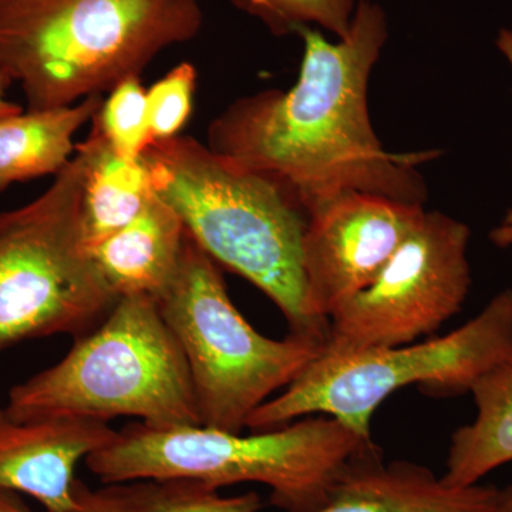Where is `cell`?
Masks as SVG:
<instances>
[{"mask_svg": "<svg viewBox=\"0 0 512 512\" xmlns=\"http://www.w3.org/2000/svg\"><path fill=\"white\" fill-rule=\"evenodd\" d=\"M298 35L303 57L295 86L232 103L212 121L207 146L281 185L305 214L345 191L424 205L419 167L441 151L390 153L370 121V74L389 39L382 6L359 0L348 37L336 43L312 28Z\"/></svg>", "mask_w": 512, "mask_h": 512, "instance_id": "obj_1", "label": "cell"}, {"mask_svg": "<svg viewBox=\"0 0 512 512\" xmlns=\"http://www.w3.org/2000/svg\"><path fill=\"white\" fill-rule=\"evenodd\" d=\"M202 23L201 0H0V76L29 110L72 106L140 77Z\"/></svg>", "mask_w": 512, "mask_h": 512, "instance_id": "obj_2", "label": "cell"}, {"mask_svg": "<svg viewBox=\"0 0 512 512\" xmlns=\"http://www.w3.org/2000/svg\"><path fill=\"white\" fill-rule=\"evenodd\" d=\"M154 191L218 265L241 275L284 313L291 333L326 342L306 311V214L264 175L242 170L195 138L156 141L144 153Z\"/></svg>", "mask_w": 512, "mask_h": 512, "instance_id": "obj_3", "label": "cell"}, {"mask_svg": "<svg viewBox=\"0 0 512 512\" xmlns=\"http://www.w3.org/2000/svg\"><path fill=\"white\" fill-rule=\"evenodd\" d=\"M333 417L295 420L251 436L204 426L128 424L84 464L101 484L188 478L221 490L262 484L285 512H316L355 458L375 447Z\"/></svg>", "mask_w": 512, "mask_h": 512, "instance_id": "obj_4", "label": "cell"}, {"mask_svg": "<svg viewBox=\"0 0 512 512\" xmlns=\"http://www.w3.org/2000/svg\"><path fill=\"white\" fill-rule=\"evenodd\" d=\"M18 420L136 417L157 429L201 426L183 350L150 296L117 299L56 365L10 389Z\"/></svg>", "mask_w": 512, "mask_h": 512, "instance_id": "obj_5", "label": "cell"}, {"mask_svg": "<svg viewBox=\"0 0 512 512\" xmlns=\"http://www.w3.org/2000/svg\"><path fill=\"white\" fill-rule=\"evenodd\" d=\"M512 365V288L483 312L441 338L394 346L322 352L284 392L251 414L247 427L278 429L311 414H326L370 437L377 407L397 390L419 384L436 396L471 392L498 367Z\"/></svg>", "mask_w": 512, "mask_h": 512, "instance_id": "obj_6", "label": "cell"}, {"mask_svg": "<svg viewBox=\"0 0 512 512\" xmlns=\"http://www.w3.org/2000/svg\"><path fill=\"white\" fill-rule=\"evenodd\" d=\"M183 350L201 426L241 433L256 409L320 355L322 340L266 338L229 298L217 262L187 234L173 285L157 301Z\"/></svg>", "mask_w": 512, "mask_h": 512, "instance_id": "obj_7", "label": "cell"}, {"mask_svg": "<svg viewBox=\"0 0 512 512\" xmlns=\"http://www.w3.org/2000/svg\"><path fill=\"white\" fill-rule=\"evenodd\" d=\"M84 156L77 150L40 197L0 212V352L55 335H86L116 296L84 248Z\"/></svg>", "mask_w": 512, "mask_h": 512, "instance_id": "obj_8", "label": "cell"}, {"mask_svg": "<svg viewBox=\"0 0 512 512\" xmlns=\"http://www.w3.org/2000/svg\"><path fill=\"white\" fill-rule=\"evenodd\" d=\"M470 238L464 222L426 212L375 281L330 316L325 349L394 348L439 330L470 292Z\"/></svg>", "mask_w": 512, "mask_h": 512, "instance_id": "obj_9", "label": "cell"}, {"mask_svg": "<svg viewBox=\"0 0 512 512\" xmlns=\"http://www.w3.org/2000/svg\"><path fill=\"white\" fill-rule=\"evenodd\" d=\"M426 212L424 205L363 191L340 192L306 212L302 268L309 318L328 330L330 316L375 281Z\"/></svg>", "mask_w": 512, "mask_h": 512, "instance_id": "obj_10", "label": "cell"}, {"mask_svg": "<svg viewBox=\"0 0 512 512\" xmlns=\"http://www.w3.org/2000/svg\"><path fill=\"white\" fill-rule=\"evenodd\" d=\"M117 431L74 417L18 420L0 409V490L29 495L46 512H74L76 468Z\"/></svg>", "mask_w": 512, "mask_h": 512, "instance_id": "obj_11", "label": "cell"}, {"mask_svg": "<svg viewBox=\"0 0 512 512\" xmlns=\"http://www.w3.org/2000/svg\"><path fill=\"white\" fill-rule=\"evenodd\" d=\"M498 488L451 487L430 468L383 460L375 446L355 458L316 512H493Z\"/></svg>", "mask_w": 512, "mask_h": 512, "instance_id": "obj_12", "label": "cell"}, {"mask_svg": "<svg viewBox=\"0 0 512 512\" xmlns=\"http://www.w3.org/2000/svg\"><path fill=\"white\" fill-rule=\"evenodd\" d=\"M184 242L183 221L156 194L127 227L90 255L117 299L144 295L158 301L178 274Z\"/></svg>", "mask_w": 512, "mask_h": 512, "instance_id": "obj_13", "label": "cell"}, {"mask_svg": "<svg viewBox=\"0 0 512 512\" xmlns=\"http://www.w3.org/2000/svg\"><path fill=\"white\" fill-rule=\"evenodd\" d=\"M84 156L82 237L92 252L117 231L127 227L156 195L146 158L119 156L94 126L76 147Z\"/></svg>", "mask_w": 512, "mask_h": 512, "instance_id": "obj_14", "label": "cell"}, {"mask_svg": "<svg viewBox=\"0 0 512 512\" xmlns=\"http://www.w3.org/2000/svg\"><path fill=\"white\" fill-rule=\"evenodd\" d=\"M101 96L72 106L0 117V194L15 183L56 175L72 160L73 137L100 110Z\"/></svg>", "mask_w": 512, "mask_h": 512, "instance_id": "obj_15", "label": "cell"}, {"mask_svg": "<svg viewBox=\"0 0 512 512\" xmlns=\"http://www.w3.org/2000/svg\"><path fill=\"white\" fill-rule=\"evenodd\" d=\"M471 394L477 407L473 423L451 437L446 474L451 487H471L495 468L512 461V365L481 377Z\"/></svg>", "mask_w": 512, "mask_h": 512, "instance_id": "obj_16", "label": "cell"}, {"mask_svg": "<svg viewBox=\"0 0 512 512\" xmlns=\"http://www.w3.org/2000/svg\"><path fill=\"white\" fill-rule=\"evenodd\" d=\"M74 512H259L256 493L224 495L188 478H146L90 488L77 478Z\"/></svg>", "mask_w": 512, "mask_h": 512, "instance_id": "obj_17", "label": "cell"}, {"mask_svg": "<svg viewBox=\"0 0 512 512\" xmlns=\"http://www.w3.org/2000/svg\"><path fill=\"white\" fill-rule=\"evenodd\" d=\"M92 123L119 156L136 160L154 143L148 120L147 90L140 77L117 84Z\"/></svg>", "mask_w": 512, "mask_h": 512, "instance_id": "obj_18", "label": "cell"}, {"mask_svg": "<svg viewBox=\"0 0 512 512\" xmlns=\"http://www.w3.org/2000/svg\"><path fill=\"white\" fill-rule=\"evenodd\" d=\"M242 12L261 20L275 36L298 33L315 23L345 39L352 26L357 0H231Z\"/></svg>", "mask_w": 512, "mask_h": 512, "instance_id": "obj_19", "label": "cell"}, {"mask_svg": "<svg viewBox=\"0 0 512 512\" xmlns=\"http://www.w3.org/2000/svg\"><path fill=\"white\" fill-rule=\"evenodd\" d=\"M195 82V67L184 62L148 89V120L154 143L180 136L191 116Z\"/></svg>", "mask_w": 512, "mask_h": 512, "instance_id": "obj_20", "label": "cell"}, {"mask_svg": "<svg viewBox=\"0 0 512 512\" xmlns=\"http://www.w3.org/2000/svg\"><path fill=\"white\" fill-rule=\"evenodd\" d=\"M495 45L512 70V29H501L495 39ZM490 241L501 249L512 247V210L508 211L503 221L490 232Z\"/></svg>", "mask_w": 512, "mask_h": 512, "instance_id": "obj_21", "label": "cell"}, {"mask_svg": "<svg viewBox=\"0 0 512 512\" xmlns=\"http://www.w3.org/2000/svg\"><path fill=\"white\" fill-rule=\"evenodd\" d=\"M0 512H32L15 491L0 490Z\"/></svg>", "mask_w": 512, "mask_h": 512, "instance_id": "obj_22", "label": "cell"}, {"mask_svg": "<svg viewBox=\"0 0 512 512\" xmlns=\"http://www.w3.org/2000/svg\"><path fill=\"white\" fill-rule=\"evenodd\" d=\"M10 84L0 76V117L12 116V114L20 113L22 107L12 101L6 100L5 92Z\"/></svg>", "mask_w": 512, "mask_h": 512, "instance_id": "obj_23", "label": "cell"}, {"mask_svg": "<svg viewBox=\"0 0 512 512\" xmlns=\"http://www.w3.org/2000/svg\"><path fill=\"white\" fill-rule=\"evenodd\" d=\"M493 512H512V485L498 490L497 503Z\"/></svg>", "mask_w": 512, "mask_h": 512, "instance_id": "obj_24", "label": "cell"}]
</instances>
